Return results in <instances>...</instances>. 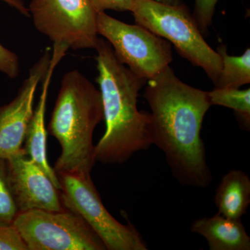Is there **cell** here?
Returning a JSON list of instances; mask_svg holds the SVG:
<instances>
[{
    "label": "cell",
    "instance_id": "cell-10",
    "mask_svg": "<svg viewBox=\"0 0 250 250\" xmlns=\"http://www.w3.org/2000/svg\"><path fill=\"white\" fill-rule=\"evenodd\" d=\"M10 188L19 213L39 209H63L61 192L24 149L6 160Z\"/></svg>",
    "mask_w": 250,
    "mask_h": 250
},
{
    "label": "cell",
    "instance_id": "cell-21",
    "mask_svg": "<svg viewBox=\"0 0 250 250\" xmlns=\"http://www.w3.org/2000/svg\"><path fill=\"white\" fill-rule=\"evenodd\" d=\"M3 1H6V3H8L11 6H14V8L17 9L22 14L25 15L27 16H29V10L24 6L22 1H20V0H3Z\"/></svg>",
    "mask_w": 250,
    "mask_h": 250
},
{
    "label": "cell",
    "instance_id": "cell-9",
    "mask_svg": "<svg viewBox=\"0 0 250 250\" xmlns=\"http://www.w3.org/2000/svg\"><path fill=\"white\" fill-rule=\"evenodd\" d=\"M51 53L50 48L45 49L31 67L16 98L0 107V159L7 160L23 148L28 126L34 114L36 90L48 70Z\"/></svg>",
    "mask_w": 250,
    "mask_h": 250
},
{
    "label": "cell",
    "instance_id": "cell-5",
    "mask_svg": "<svg viewBox=\"0 0 250 250\" xmlns=\"http://www.w3.org/2000/svg\"><path fill=\"white\" fill-rule=\"evenodd\" d=\"M62 205L80 215L101 238L108 250H147L146 242L131 224L113 218L102 202L91 175L59 172Z\"/></svg>",
    "mask_w": 250,
    "mask_h": 250
},
{
    "label": "cell",
    "instance_id": "cell-11",
    "mask_svg": "<svg viewBox=\"0 0 250 250\" xmlns=\"http://www.w3.org/2000/svg\"><path fill=\"white\" fill-rule=\"evenodd\" d=\"M68 49L66 45L53 44V49L51 53L50 63L47 73L42 81L40 98L28 126L24 141V146L23 147L26 155L43 171L44 173L59 190L61 189V186L58 176L54 168L49 165L47 159L45 113L49 85L52 82L54 70L61 61L65 57Z\"/></svg>",
    "mask_w": 250,
    "mask_h": 250
},
{
    "label": "cell",
    "instance_id": "cell-8",
    "mask_svg": "<svg viewBox=\"0 0 250 250\" xmlns=\"http://www.w3.org/2000/svg\"><path fill=\"white\" fill-rule=\"evenodd\" d=\"M28 10L36 29L53 43L74 50L98 45V13L89 0H32Z\"/></svg>",
    "mask_w": 250,
    "mask_h": 250
},
{
    "label": "cell",
    "instance_id": "cell-22",
    "mask_svg": "<svg viewBox=\"0 0 250 250\" xmlns=\"http://www.w3.org/2000/svg\"><path fill=\"white\" fill-rule=\"evenodd\" d=\"M156 1L167 4L179 5L182 4L181 0H156Z\"/></svg>",
    "mask_w": 250,
    "mask_h": 250
},
{
    "label": "cell",
    "instance_id": "cell-20",
    "mask_svg": "<svg viewBox=\"0 0 250 250\" xmlns=\"http://www.w3.org/2000/svg\"><path fill=\"white\" fill-rule=\"evenodd\" d=\"M95 11L105 12L106 10L116 11H132L134 0H89Z\"/></svg>",
    "mask_w": 250,
    "mask_h": 250
},
{
    "label": "cell",
    "instance_id": "cell-1",
    "mask_svg": "<svg viewBox=\"0 0 250 250\" xmlns=\"http://www.w3.org/2000/svg\"><path fill=\"white\" fill-rule=\"evenodd\" d=\"M146 85L152 145L164 152L179 183L200 188L208 187L213 178L201 138L204 118L211 106L208 92L184 83L169 65L148 80Z\"/></svg>",
    "mask_w": 250,
    "mask_h": 250
},
{
    "label": "cell",
    "instance_id": "cell-14",
    "mask_svg": "<svg viewBox=\"0 0 250 250\" xmlns=\"http://www.w3.org/2000/svg\"><path fill=\"white\" fill-rule=\"evenodd\" d=\"M217 52L221 57L222 69L215 88H239L250 83V49L243 55H229L227 47L219 45Z\"/></svg>",
    "mask_w": 250,
    "mask_h": 250
},
{
    "label": "cell",
    "instance_id": "cell-16",
    "mask_svg": "<svg viewBox=\"0 0 250 250\" xmlns=\"http://www.w3.org/2000/svg\"><path fill=\"white\" fill-rule=\"evenodd\" d=\"M18 213L10 188L7 163L0 159V225L11 226Z\"/></svg>",
    "mask_w": 250,
    "mask_h": 250
},
{
    "label": "cell",
    "instance_id": "cell-18",
    "mask_svg": "<svg viewBox=\"0 0 250 250\" xmlns=\"http://www.w3.org/2000/svg\"><path fill=\"white\" fill-rule=\"evenodd\" d=\"M21 72L19 58L12 51L0 43V72L10 79H16Z\"/></svg>",
    "mask_w": 250,
    "mask_h": 250
},
{
    "label": "cell",
    "instance_id": "cell-7",
    "mask_svg": "<svg viewBox=\"0 0 250 250\" xmlns=\"http://www.w3.org/2000/svg\"><path fill=\"white\" fill-rule=\"evenodd\" d=\"M97 31L109 42L117 59L141 78H152L172 62L170 42L139 24L102 12L97 16Z\"/></svg>",
    "mask_w": 250,
    "mask_h": 250
},
{
    "label": "cell",
    "instance_id": "cell-4",
    "mask_svg": "<svg viewBox=\"0 0 250 250\" xmlns=\"http://www.w3.org/2000/svg\"><path fill=\"white\" fill-rule=\"evenodd\" d=\"M131 13L136 24L173 44L179 55L203 69L215 84L222 69L221 57L206 42L187 6L134 0Z\"/></svg>",
    "mask_w": 250,
    "mask_h": 250
},
{
    "label": "cell",
    "instance_id": "cell-13",
    "mask_svg": "<svg viewBox=\"0 0 250 250\" xmlns=\"http://www.w3.org/2000/svg\"><path fill=\"white\" fill-rule=\"evenodd\" d=\"M218 214L241 220L250 205V179L241 170H232L222 179L215 195Z\"/></svg>",
    "mask_w": 250,
    "mask_h": 250
},
{
    "label": "cell",
    "instance_id": "cell-12",
    "mask_svg": "<svg viewBox=\"0 0 250 250\" xmlns=\"http://www.w3.org/2000/svg\"><path fill=\"white\" fill-rule=\"evenodd\" d=\"M191 231L204 237L210 250H250V238L241 220L218 213L195 220L192 223Z\"/></svg>",
    "mask_w": 250,
    "mask_h": 250
},
{
    "label": "cell",
    "instance_id": "cell-17",
    "mask_svg": "<svg viewBox=\"0 0 250 250\" xmlns=\"http://www.w3.org/2000/svg\"><path fill=\"white\" fill-rule=\"evenodd\" d=\"M219 0H195V9L192 14L202 34L208 33L212 24L215 6Z\"/></svg>",
    "mask_w": 250,
    "mask_h": 250
},
{
    "label": "cell",
    "instance_id": "cell-6",
    "mask_svg": "<svg viewBox=\"0 0 250 250\" xmlns=\"http://www.w3.org/2000/svg\"><path fill=\"white\" fill-rule=\"evenodd\" d=\"M12 225L28 250H106L89 225L65 207L21 212Z\"/></svg>",
    "mask_w": 250,
    "mask_h": 250
},
{
    "label": "cell",
    "instance_id": "cell-3",
    "mask_svg": "<svg viewBox=\"0 0 250 250\" xmlns=\"http://www.w3.org/2000/svg\"><path fill=\"white\" fill-rule=\"evenodd\" d=\"M104 120L100 90L77 70L62 77L48 129L62 148L56 173L91 175L95 164L93 133Z\"/></svg>",
    "mask_w": 250,
    "mask_h": 250
},
{
    "label": "cell",
    "instance_id": "cell-15",
    "mask_svg": "<svg viewBox=\"0 0 250 250\" xmlns=\"http://www.w3.org/2000/svg\"><path fill=\"white\" fill-rule=\"evenodd\" d=\"M210 105L225 106L234 111L237 119L244 129H250V89L215 88L208 92Z\"/></svg>",
    "mask_w": 250,
    "mask_h": 250
},
{
    "label": "cell",
    "instance_id": "cell-19",
    "mask_svg": "<svg viewBox=\"0 0 250 250\" xmlns=\"http://www.w3.org/2000/svg\"><path fill=\"white\" fill-rule=\"evenodd\" d=\"M0 250H28L13 225H0Z\"/></svg>",
    "mask_w": 250,
    "mask_h": 250
},
{
    "label": "cell",
    "instance_id": "cell-2",
    "mask_svg": "<svg viewBox=\"0 0 250 250\" xmlns=\"http://www.w3.org/2000/svg\"><path fill=\"white\" fill-rule=\"evenodd\" d=\"M95 49L106 126L95 146V160L104 165L123 164L152 146L149 113L137 106L140 90L147 80L122 63L108 41L99 39Z\"/></svg>",
    "mask_w": 250,
    "mask_h": 250
}]
</instances>
